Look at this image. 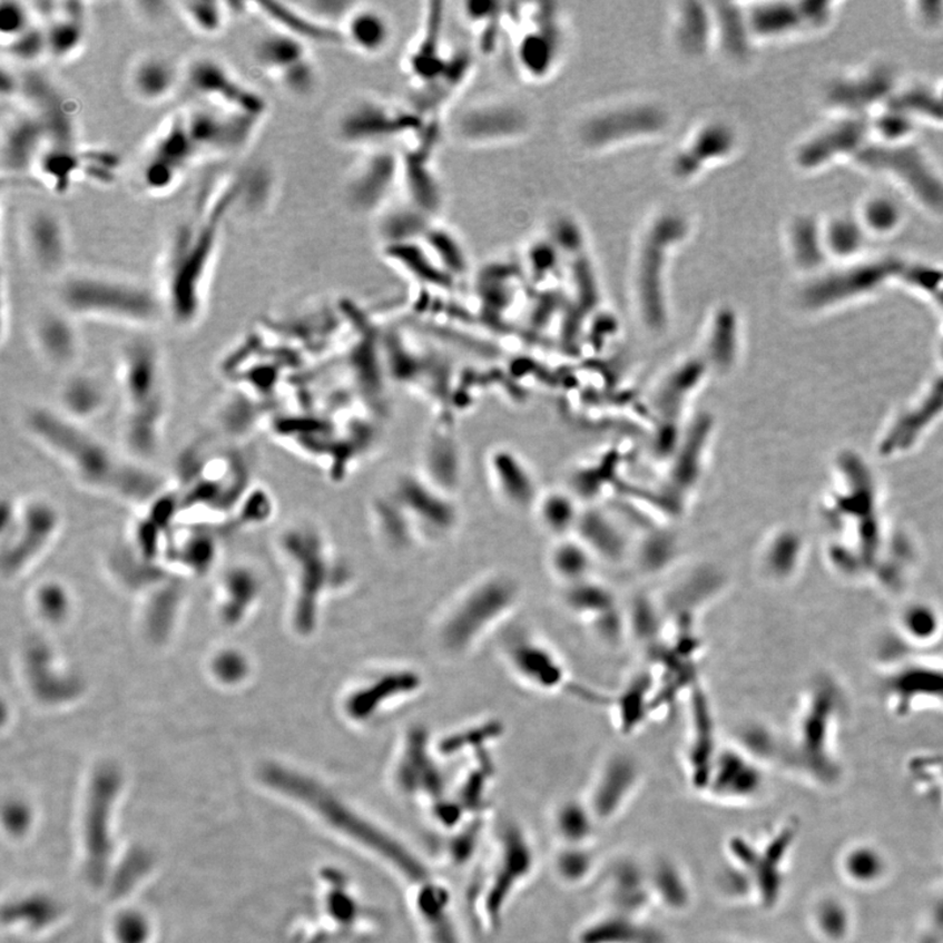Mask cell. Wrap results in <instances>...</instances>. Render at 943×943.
<instances>
[{"instance_id":"1","label":"cell","mask_w":943,"mask_h":943,"mask_svg":"<svg viewBox=\"0 0 943 943\" xmlns=\"http://www.w3.org/2000/svg\"><path fill=\"white\" fill-rule=\"evenodd\" d=\"M26 433L94 493L117 497L131 504L151 492L154 473L147 463L117 454L84 423L66 418L57 407L32 406L22 419Z\"/></svg>"},{"instance_id":"2","label":"cell","mask_w":943,"mask_h":943,"mask_svg":"<svg viewBox=\"0 0 943 943\" xmlns=\"http://www.w3.org/2000/svg\"><path fill=\"white\" fill-rule=\"evenodd\" d=\"M240 193L239 183L226 184L195 220L177 229L169 244L158 292L166 318L176 330L191 331L203 321L223 220Z\"/></svg>"},{"instance_id":"3","label":"cell","mask_w":943,"mask_h":943,"mask_svg":"<svg viewBox=\"0 0 943 943\" xmlns=\"http://www.w3.org/2000/svg\"><path fill=\"white\" fill-rule=\"evenodd\" d=\"M117 387L121 397L122 454L150 463L165 438L169 395L165 355L154 340L128 341L118 355Z\"/></svg>"},{"instance_id":"4","label":"cell","mask_w":943,"mask_h":943,"mask_svg":"<svg viewBox=\"0 0 943 943\" xmlns=\"http://www.w3.org/2000/svg\"><path fill=\"white\" fill-rule=\"evenodd\" d=\"M57 306L78 322H98L148 331L167 321L158 288L100 272L65 274Z\"/></svg>"},{"instance_id":"5","label":"cell","mask_w":943,"mask_h":943,"mask_svg":"<svg viewBox=\"0 0 943 943\" xmlns=\"http://www.w3.org/2000/svg\"><path fill=\"white\" fill-rule=\"evenodd\" d=\"M259 776L265 785L298 802L308 812L315 814L325 826L389 861L393 866L400 867L401 872L410 877H421L425 874L400 844L391 841L390 835L377 829L373 823L365 819V816L354 811L343 798L317 779L301 774L298 770L277 766V764L265 766L259 772Z\"/></svg>"},{"instance_id":"6","label":"cell","mask_w":943,"mask_h":943,"mask_svg":"<svg viewBox=\"0 0 943 943\" xmlns=\"http://www.w3.org/2000/svg\"><path fill=\"white\" fill-rule=\"evenodd\" d=\"M519 599L518 586L509 577H493L465 592L440 629L442 648L450 655L470 651L490 627L502 620Z\"/></svg>"},{"instance_id":"7","label":"cell","mask_w":943,"mask_h":943,"mask_svg":"<svg viewBox=\"0 0 943 943\" xmlns=\"http://www.w3.org/2000/svg\"><path fill=\"white\" fill-rule=\"evenodd\" d=\"M282 548L289 560L298 566L295 627L302 635H310L316 627L323 596L336 589L340 582L336 561L331 559L321 534L306 527L288 530L282 537Z\"/></svg>"},{"instance_id":"8","label":"cell","mask_w":943,"mask_h":943,"mask_svg":"<svg viewBox=\"0 0 943 943\" xmlns=\"http://www.w3.org/2000/svg\"><path fill=\"white\" fill-rule=\"evenodd\" d=\"M3 532L9 539L3 566L7 573H14L39 554L55 538L61 523V514L47 497L31 495L24 499L3 501Z\"/></svg>"},{"instance_id":"9","label":"cell","mask_w":943,"mask_h":943,"mask_svg":"<svg viewBox=\"0 0 943 943\" xmlns=\"http://www.w3.org/2000/svg\"><path fill=\"white\" fill-rule=\"evenodd\" d=\"M184 81L205 106L259 120L266 116L264 96L244 84L218 59L197 58L184 70Z\"/></svg>"},{"instance_id":"10","label":"cell","mask_w":943,"mask_h":943,"mask_svg":"<svg viewBox=\"0 0 943 943\" xmlns=\"http://www.w3.org/2000/svg\"><path fill=\"white\" fill-rule=\"evenodd\" d=\"M252 56L287 92L304 98L315 91L317 70L308 43L273 28L258 37Z\"/></svg>"},{"instance_id":"11","label":"cell","mask_w":943,"mask_h":943,"mask_svg":"<svg viewBox=\"0 0 943 943\" xmlns=\"http://www.w3.org/2000/svg\"><path fill=\"white\" fill-rule=\"evenodd\" d=\"M200 155L193 144L184 114L169 118L156 134L146 156L143 181L148 191L160 195L176 187L185 170Z\"/></svg>"},{"instance_id":"12","label":"cell","mask_w":943,"mask_h":943,"mask_svg":"<svg viewBox=\"0 0 943 943\" xmlns=\"http://www.w3.org/2000/svg\"><path fill=\"white\" fill-rule=\"evenodd\" d=\"M120 789V776L114 769H101L96 774L89 792L84 822L86 871L94 883H100L107 874L110 855L111 806Z\"/></svg>"},{"instance_id":"13","label":"cell","mask_w":943,"mask_h":943,"mask_svg":"<svg viewBox=\"0 0 943 943\" xmlns=\"http://www.w3.org/2000/svg\"><path fill=\"white\" fill-rule=\"evenodd\" d=\"M508 664L524 685L538 692L554 694L568 681V667L559 652L537 636L517 629L503 644Z\"/></svg>"},{"instance_id":"14","label":"cell","mask_w":943,"mask_h":943,"mask_svg":"<svg viewBox=\"0 0 943 943\" xmlns=\"http://www.w3.org/2000/svg\"><path fill=\"white\" fill-rule=\"evenodd\" d=\"M189 136L198 153L233 154L242 151L255 137L258 118L229 114L209 106L184 114Z\"/></svg>"},{"instance_id":"15","label":"cell","mask_w":943,"mask_h":943,"mask_svg":"<svg viewBox=\"0 0 943 943\" xmlns=\"http://www.w3.org/2000/svg\"><path fill=\"white\" fill-rule=\"evenodd\" d=\"M403 178L400 156L385 147H377L354 169L346 187L347 204L355 213L367 215L389 203L393 189Z\"/></svg>"},{"instance_id":"16","label":"cell","mask_w":943,"mask_h":943,"mask_svg":"<svg viewBox=\"0 0 943 943\" xmlns=\"http://www.w3.org/2000/svg\"><path fill=\"white\" fill-rule=\"evenodd\" d=\"M33 351L45 366L57 371L78 369L84 354V338L76 317L61 307L42 311L29 325Z\"/></svg>"},{"instance_id":"17","label":"cell","mask_w":943,"mask_h":943,"mask_svg":"<svg viewBox=\"0 0 943 943\" xmlns=\"http://www.w3.org/2000/svg\"><path fill=\"white\" fill-rule=\"evenodd\" d=\"M421 126V117L385 104L365 100L355 104L340 120L338 131L345 143L374 146L404 136Z\"/></svg>"},{"instance_id":"18","label":"cell","mask_w":943,"mask_h":943,"mask_svg":"<svg viewBox=\"0 0 943 943\" xmlns=\"http://www.w3.org/2000/svg\"><path fill=\"white\" fill-rule=\"evenodd\" d=\"M421 687L418 672L387 670L362 680L344 697L343 710L352 723L363 725L373 721L396 700L410 696Z\"/></svg>"},{"instance_id":"19","label":"cell","mask_w":943,"mask_h":943,"mask_svg":"<svg viewBox=\"0 0 943 943\" xmlns=\"http://www.w3.org/2000/svg\"><path fill=\"white\" fill-rule=\"evenodd\" d=\"M521 110L504 102H485L460 115L456 131L466 144L494 145L510 140L525 129Z\"/></svg>"},{"instance_id":"20","label":"cell","mask_w":943,"mask_h":943,"mask_svg":"<svg viewBox=\"0 0 943 943\" xmlns=\"http://www.w3.org/2000/svg\"><path fill=\"white\" fill-rule=\"evenodd\" d=\"M48 144V131L35 111L12 115L3 128V166L13 174L35 170Z\"/></svg>"},{"instance_id":"21","label":"cell","mask_w":943,"mask_h":943,"mask_svg":"<svg viewBox=\"0 0 943 943\" xmlns=\"http://www.w3.org/2000/svg\"><path fill=\"white\" fill-rule=\"evenodd\" d=\"M110 391L106 379L91 371L72 370L59 385L57 410L88 425L108 410Z\"/></svg>"},{"instance_id":"22","label":"cell","mask_w":943,"mask_h":943,"mask_svg":"<svg viewBox=\"0 0 943 943\" xmlns=\"http://www.w3.org/2000/svg\"><path fill=\"white\" fill-rule=\"evenodd\" d=\"M26 247L42 273L61 274L69 255L63 223L48 212L33 214L26 226Z\"/></svg>"},{"instance_id":"23","label":"cell","mask_w":943,"mask_h":943,"mask_svg":"<svg viewBox=\"0 0 943 943\" xmlns=\"http://www.w3.org/2000/svg\"><path fill=\"white\" fill-rule=\"evenodd\" d=\"M184 81V71L169 58L148 55L134 62L128 73L130 92L139 101L159 104L176 92Z\"/></svg>"},{"instance_id":"24","label":"cell","mask_w":943,"mask_h":943,"mask_svg":"<svg viewBox=\"0 0 943 943\" xmlns=\"http://www.w3.org/2000/svg\"><path fill=\"white\" fill-rule=\"evenodd\" d=\"M257 11L272 22L274 29L303 42H343V33L323 24L298 3H256Z\"/></svg>"},{"instance_id":"25","label":"cell","mask_w":943,"mask_h":943,"mask_svg":"<svg viewBox=\"0 0 943 943\" xmlns=\"http://www.w3.org/2000/svg\"><path fill=\"white\" fill-rule=\"evenodd\" d=\"M705 782H709L711 789L725 796H741L756 790L759 772L753 764L752 755L745 749L739 746L726 747L717 753Z\"/></svg>"},{"instance_id":"26","label":"cell","mask_w":943,"mask_h":943,"mask_svg":"<svg viewBox=\"0 0 943 943\" xmlns=\"http://www.w3.org/2000/svg\"><path fill=\"white\" fill-rule=\"evenodd\" d=\"M341 33L344 41L365 56L384 53L392 41V26L387 14L360 3L348 14Z\"/></svg>"},{"instance_id":"27","label":"cell","mask_w":943,"mask_h":943,"mask_svg":"<svg viewBox=\"0 0 943 943\" xmlns=\"http://www.w3.org/2000/svg\"><path fill=\"white\" fill-rule=\"evenodd\" d=\"M426 734L420 730L411 733L397 763V784L406 792H429L438 783V768L428 754Z\"/></svg>"},{"instance_id":"28","label":"cell","mask_w":943,"mask_h":943,"mask_svg":"<svg viewBox=\"0 0 943 943\" xmlns=\"http://www.w3.org/2000/svg\"><path fill=\"white\" fill-rule=\"evenodd\" d=\"M598 560L578 538H562L549 552V570L561 589L593 578Z\"/></svg>"},{"instance_id":"29","label":"cell","mask_w":943,"mask_h":943,"mask_svg":"<svg viewBox=\"0 0 943 943\" xmlns=\"http://www.w3.org/2000/svg\"><path fill=\"white\" fill-rule=\"evenodd\" d=\"M578 539L590 549L598 561L619 563L629 557L626 538L613 523L599 515L579 519Z\"/></svg>"},{"instance_id":"30","label":"cell","mask_w":943,"mask_h":943,"mask_svg":"<svg viewBox=\"0 0 943 943\" xmlns=\"http://www.w3.org/2000/svg\"><path fill=\"white\" fill-rule=\"evenodd\" d=\"M562 603L571 615L586 623L620 606L615 592L596 577L563 588Z\"/></svg>"},{"instance_id":"31","label":"cell","mask_w":943,"mask_h":943,"mask_svg":"<svg viewBox=\"0 0 943 943\" xmlns=\"http://www.w3.org/2000/svg\"><path fill=\"white\" fill-rule=\"evenodd\" d=\"M489 463L490 474H492L497 490L511 504L523 508L531 499V480L527 474L525 466L508 451L499 452L490 459Z\"/></svg>"},{"instance_id":"32","label":"cell","mask_w":943,"mask_h":943,"mask_svg":"<svg viewBox=\"0 0 943 943\" xmlns=\"http://www.w3.org/2000/svg\"><path fill=\"white\" fill-rule=\"evenodd\" d=\"M430 217L432 215L414 205L391 212L382 222L383 239L387 245L420 242L432 227V222L428 220Z\"/></svg>"},{"instance_id":"33","label":"cell","mask_w":943,"mask_h":943,"mask_svg":"<svg viewBox=\"0 0 943 943\" xmlns=\"http://www.w3.org/2000/svg\"><path fill=\"white\" fill-rule=\"evenodd\" d=\"M842 867L845 877L861 886L877 883L887 871L885 857L867 844L852 846L843 857Z\"/></svg>"},{"instance_id":"34","label":"cell","mask_w":943,"mask_h":943,"mask_svg":"<svg viewBox=\"0 0 943 943\" xmlns=\"http://www.w3.org/2000/svg\"><path fill=\"white\" fill-rule=\"evenodd\" d=\"M517 51L519 66L527 76L544 77L551 69L554 49L551 37L541 29L524 35Z\"/></svg>"},{"instance_id":"35","label":"cell","mask_w":943,"mask_h":943,"mask_svg":"<svg viewBox=\"0 0 943 943\" xmlns=\"http://www.w3.org/2000/svg\"><path fill=\"white\" fill-rule=\"evenodd\" d=\"M178 11L189 27L200 35L217 36L226 27L228 4L210 0H189L177 3Z\"/></svg>"},{"instance_id":"36","label":"cell","mask_w":943,"mask_h":943,"mask_svg":"<svg viewBox=\"0 0 943 943\" xmlns=\"http://www.w3.org/2000/svg\"><path fill=\"white\" fill-rule=\"evenodd\" d=\"M422 243L444 272L456 274L464 269L466 259L463 245L449 229L432 225Z\"/></svg>"},{"instance_id":"37","label":"cell","mask_w":943,"mask_h":943,"mask_svg":"<svg viewBox=\"0 0 943 943\" xmlns=\"http://www.w3.org/2000/svg\"><path fill=\"white\" fill-rule=\"evenodd\" d=\"M539 517L541 524L559 539L568 538L567 533L577 530L581 519L574 504L560 494L548 495L540 503Z\"/></svg>"},{"instance_id":"38","label":"cell","mask_w":943,"mask_h":943,"mask_svg":"<svg viewBox=\"0 0 943 943\" xmlns=\"http://www.w3.org/2000/svg\"><path fill=\"white\" fill-rule=\"evenodd\" d=\"M628 635L638 637L645 644L656 640L662 628V615L652 601L638 599L626 612ZM638 640V641H640Z\"/></svg>"},{"instance_id":"39","label":"cell","mask_w":943,"mask_h":943,"mask_svg":"<svg viewBox=\"0 0 943 943\" xmlns=\"http://www.w3.org/2000/svg\"><path fill=\"white\" fill-rule=\"evenodd\" d=\"M7 55L17 61L31 63L48 55L47 33L39 22L28 29L17 39L3 43Z\"/></svg>"},{"instance_id":"40","label":"cell","mask_w":943,"mask_h":943,"mask_svg":"<svg viewBox=\"0 0 943 943\" xmlns=\"http://www.w3.org/2000/svg\"><path fill=\"white\" fill-rule=\"evenodd\" d=\"M816 922L821 932L831 941H842L849 931V913L841 901L828 897L816 910Z\"/></svg>"},{"instance_id":"41","label":"cell","mask_w":943,"mask_h":943,"mask_svg":"<svg viewBox=\"0 0 943 943\" xmlns=\"http://www.w3.org/2000/svg\"><path fill=\"white\" fill-rule=\"evenodd\" d=\"M36 22L32 6L7 2V0H3L0 4V32L3 36V43L17 39L18 36L33 27Z\"/></svg>"},{"instance_id":"42","label":"cell","mask_w":943,"mask_h":943,"mask_svg":"<svg viewBox=\"0 0 943 943\" xmlns=\"http://www.w3.org/2000/svg\"><path fill=\"white\" fill-rule=\"evenodd\" d=\"M81 174L89 180L108 184L115 180L118 158L115 154L98 150L80 151Z\"/></svg>"}]
</instances>
